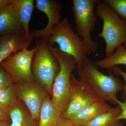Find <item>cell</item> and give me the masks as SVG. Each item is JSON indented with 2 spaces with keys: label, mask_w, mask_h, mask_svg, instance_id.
I'll return each mask as SVG.
<instances>
[{
  "label": "cell",
  "mask_w": 126,
  "mask_h": 126,
  "mask_svg": "<svg viewBox=\"0 0 126 126\" xmlns=\"http://www.w3.org/2000/svg\"><path fill=\"white\" fill-rule=\"evenodd\" d=\"M96 62L87 57L77 64V73L80 79L84 82L98 98L117 105V94L123 91L124 84L111 71L108 75L99 71Z\"/></svg>",
  "instance_id": "6da1fadb"
},
{
  "label": "cell",
  "mask_w": 126,
  "mask_h": 126,
  "mask_svg": "<svg viewBox=\"0 0 126 126\" xmlns=\"http://www.w3.org/2000/svg\"><path fill=\"white\" fill-rule=\"evenodd\" d=\"M50 47L58 59L60 67L53 84L51 101L55 108L62 115L69 102L71 76L77 63L73 56L62 52L58 46L54 47L50 45Z\"/></svg>",
  "instance_id": "7a4b0ae2"
},
{
  "label": "cell",
  "mask_w": 126,
  "mask_h": 126,
  "mask_svg": "<svg viewBox=\"0 0 126 126\" xmlns=\"http://www.w3.org/2000/svg\"><path fill=\"white\" fill-rule=\"evenodd\" d=\"M96 13L103 21L102 31L97 36L104 40L106 56L108 57L118 46L126 43V21L119 18L104 1L96 5Z\"/></svg>",
  "instance_id": "3957f363"
},
{
  "label": "cell",
  "mask_w": 126,
  "mask_h": 126,
  "mask_svg": "<svg viewBox=\"0 0 126 126\" xmlns=\"http://www.w3.org/2000/svg\"><path fill=\"white\" fill-rule=\"evenodd\" d=\"M100 2L99 0H72L76 32L82 39L87 55L95 53L98 48L97 42L92 38L91 33L98 21L94 8Z\"/></svg>",
  "instance_id": "277c9868"
},
{
  "label": "cell",
  "mask_w": 126,
  "mask_h": 126,
  "mask_svg": "<svg viewBox=\"0 0 126 126\" xmlns=\"http://www.w3.org/2000/svg\"><path fill=\"white\" fill-rule=\"evenodd\" d=\"M32 63L34 77L52 96L53 84L60 70L59 63L54 55L47 41L40 38Z\"/></svg>",
  "instance_id": "5b68a950"
},
{
  "label": "cell",
  "mask_w": 126,
  "mask_h": 126,
  "mask_svg": "<svg viewBox=\"0 0 126 126\" xmlns=\"http://www.w3.org/2000/svg\"><path fill=\"white\" fill-rule=\"evenodd\" d=\"M53 46L55 44L61 51L73 56L77 64L87 58L82 39L73 30L68 19L65 17L60 21L47 40Z\"/></svg>",
  "instance_id": "8992f818"
},
{
  "label": "cell",
  "mask_w": 126,
  "mask_h": 126,
  "mask_svg": "<svg viewBox=\"0 0 126 126\" xmlns=\"http://www.w3.org/2000/svg\"><path fill=\"white\" fill-rule=\"evenodd\" d=\"M36 49H25L9 56L0 65L9 75L12 83L19 84L35 80L32 71V59Z\"/></svg>",
  "instance_id": "52a82bcc"
},
{
  "label": "cell",
  "mask_w": 126,
  "mask_h": 126,
  "mask_svg": "<svg viewBox=\"0 0 126 126\" xmlns=\"http://www.w3.org/2000/svg\"><path fill=\"white\" fill-rule=\"evenodd\" d=\"M85 83L72 74L69 88V101L62 117L72 119L98 98Z\"/></svg>",
  "instance_id": "ba28073f"
},
{
  "label": "cell",
  "mask_w": 126,
  "mask_h": 126,
  "mask_svg": "<svg viewBox=\"0 0 126 126\" xmlns=\"http://www.w3.org/2000/svg\"><path fill=\"white\" fill-rule=\"evenodd\" d=\"M14 85L18 99L24 104L32 117L39 122L43 102L47 96L50 95L48 91L36 79L26 83Z\"/></svg>",
  "instance_id": "9c48e42d"
},
{
  "label": "cell",
  "mask_w": 126,
  "mask_h": 126,
  "mask_svg": "<svg viewBox=\"0 0 126 126\" xmlns=\"http://www.w3.org/2000/svg\"><path fill=\"white\" fill-rule=\"evenodd\" d=\"M35 7L45 14L48 18V22L47 26L43 29L31 32L32 38H39L47 40L55 27L60 22L63 6L55 0H36Z\"/></svg>",
  "instance_id": "30bf717a"
},
{
  "label": "cell",
  "mask_w": 126,
  "mask_h": 126,
  "mask_svg": "<svg viewBox=\"0 0 126 126\" xmlns=\"http://www.w3.org/2000/svg\"><path fill=\"white\" fill-rule=\"evenodd\" d=\"M32 40L24 35L9 34L0 36V65L11 55L28 49Z\"/></svg>",
  "instance_id": "8fae6325"
},
{
  "label": "cell",
  "mask_w": 126,
  "mask_h": 126,
  "mask_svg": "<svg viewBox=\"0 0 126 126\" xmlns=\"http://www.w3.org/2000/svg\"><path fill=\"white\" fill-rule=\"evenodd\" d=\"M9 34L26 35L23 25L11 3L0 10V36Z\"/></svg>",
  "instance_id": "7c38bea8"
},
{
  "label": "cell",
  "mask_w": 126,
  "mask_h": 126,
  "mask_svg": "<svg viewBox=\"0 0 126 126\" xmlns=\"http://www.w3.org/2000/svg\"><path fill=\"white\" fill-rule=\"evenodd\" d=\"M107 102L103 99L98 98L70 119L81 126L109 111L112 107Z\"/></svg>",
  "instance_id": "4fadbf2b"
},
{
  "label": "cell",
  "mask_w": 126,
  "mask_h": 126,
  "mask_svg": "<svg viewBox=\"0 0 126 126\" xmlns=\"http://www.w3.org/2000/svg\"><path fill=\"white\" fill-rule=\"evenodd\" d=\"M10 126H38V122L32 117L23 102L19 100L16 106L9 110Z\"/></svg>",
  "instance_id": "5bb4252c"
},
{
  "label": "cell",
  "mask_w": 126,
  "mask_h": 126,
  "mask_svg": "<svg viewBox=\"0 0 126 126\" xmlns=\"http://www.w3.org/2000/svg\"><path fill=\"white\" fill-rule=\"evenodd\" d=\"M21 23L23 25L26 35L32 38L29 29V22L33 11V0H11Z\"/></svg>",
  "instance_id": "9a60e30c"
},
{
  "label": "cell",
  "mask_w": 126,
  "mask_h": 126,
  "mask_svg": "<svg viewBox=\"0 0 126 126\" xmlns=\"http://www.w3.org/2000/svg\"><path fill=\"white\" fill-rule=\"evenodd\" d=\"M61 117L52 103L51 96H47L41 106L38 126H53Z\"/></svg>",
  "instance_id": "2e32d148"
},
{
  "label": "cell",
  "mask_w": 126,
  "mask_h": 126,
  "mask_svg": "<svg viewBox=\"0 0 126 126\" xmlns=\"http://www.w3.org/2000/svg\"><path fill=\"white\" fill-rule=\"evenodd\" d=\"M121 112L120 107L117 105L81 126H116L119 122L117 118Z\"/></svg>",
  "instance_id": "e0dca14e"
},
{
  "label": "cell",
  "mask_w": 126,
  "mask_h": 126,
  "mask_svg": "<svg viewBox=\"0 0 126 126\" xmlns=\"http://www.w3.org/2000/svg\"><path fill=\"white\" fill-rule=\"evenodd\" d=\"M98 67L102 69H111L118 65H126V49L123 45L118 46L111 55L96 62Z\"/></svg>",
  "instance_id": "ac0fdd59"
},
{
  "label": "cell",
  "mask_w": 126,
  "mask_h": 126,
  "mask_svg": "<svg viewBox=\"0 0 126 126\" xmlns=\"http://www.w3.org/2000/svg\"><path fill=\"white\" fill-rule=\"evenodd\" d=\"M15 85L0 89V105L9 110L16 106L19 103Z\"/></svg>",
  "instance_id": "d6986e66"
},
{
  "label": "cell",
  "mask_w": 126,
  "mask_h": 126,
  "mask_svg": "<svg viewBox=\"0 0 126 126\" xmlns=\"http://www.w3.org/2000/svg\"><path fill=\"white\" fill-rule=\"evenodd\" d=\"M123 20L126 21V0H103Z\"/></svg>",
  "instance_id": "ffe728a7"
},
{
  "label": "cell",
  "mask_w": 126,
  "mask_h": 126,
  "mask_svg": "<svg viewBox=\"0 0 126 126\" xmlns=\"http://www.w3.org/2000/svg\"><path fill=\"white\" fill-rule=\"evenodd\" d=\"M12 84L9 75L0 65V89L9 87Z\"/></svg>",
  "instance_id": "44dd1931"
},
{
  "label": "cell",
  "mask_w": 126,
  "mask_h": 126,
  "mask_svg": "<svg viewBox=\"0 0 126 126\" xmlns=\"http://www.w3.org/2000/svg\"><path fill=\"white\" fill-rule=\"evenodd\" d=\"M111 70H112L113 73L115 75L121 76L124 79L125 84L124 88L122 91V98L124 100V101H126V72L122 70L118 65L114 66L112 68Z\"/></svg>",
  "instance_id": "7402d4cb"
},
{
  "label": "cell",
  "mask_w": 126,
  "mask_h": 126,
  "mask_svg": "<svg viewBox=\"0 0 126 126\" xmlns=\"http://www.w3.org/2000/svg\"><path fill=\"white\" fill-rule=\"evenodd\" d=\"M53 126H79L70 119L61 117Z\"/></svg>",
  "instance_id": "603a6c76"
},
{
  "label": "cell",
  "mask_w": 126,
  "mask_h": 126,
  "mask_svg": "<svg viewBox=\"0 0 126 126\" xmlns=\"http://www.w3.org/2000/svg\"><path fill=\"white\" fill-rule=\"evenodd\" d=\"M116 102L117 105L120 107L121 110V114L117 118V120L119 121L122 119H126V101H121L117 99Z\"/></svg>",
  "instance_id": "cb8c5ba5"
},
{
  "label": "cell",
  "mask_w": 126,
  "mask_h": 126,
  "mask_svg": "<svg viewBox=\"0 0 126 126\" xmlns=\"http://www.w3.org/2000/svg\"><path fill=\"white\" fill-rule=\"evenodd\" d=\"M0 121L11 122L9 110L0 105Z\"/></svg>",
  "instance_id": "d4e9b609"
},
{
  "label": "cell",
  "mask_w": 126,
  "mask_h": 126,
  "mask_svg": "<svg viewBox=\"0 0 126 126\" xmlns=\"http://www.w3.org/2000/svg\"><path fill=\"white\" fill-rule=\"evenodd\" d=\"M11 3V0H0V10Z\"/></svg>",
  "instance_id": "484cf974"
},
{
  "label": "cell",
  "mask_w": 126,
  "mask_h": 126,
  "mask_svg": "<svg viewBox=\"0 0 126 126\" xmlns=\"http://www.w3.org/2000/svg\"><path fill=\"white\" fill-rule=\"evenodd\" d=\"M11 122L0 121V126H10Z\"/></svg>",
  "instance_id": "4316f807"
},
{
  "label": "cell",
  "mask_w": 126,
  "mask_h": 126,
  "mask_svg": "<svg viewBox=\"0 0 126 126\" xmlns=\"http://www.w3.org/2000/svg\"><path fill=\"white\" fill-rule=\"evenodd\" d=\"M116 126H123V124L119 122Z\"/></svg>",
  "instance_id": "83f0119b"
},
{
  "label": "cell",
  "mask_w": 126,
  "mask_h": 126,
  "mask_svg": "<svg viewBox=\"0 0 126 126\" xmlns=\"http://www.w3.org/2000/svg\"><path fill=\"white\" fill-rule=\"evenodd\" d=\"M123 46H124V48H125L126 49V43L123 44Z\"/></svg>",
  "instance_id": "f1b7e54d"
}]
</instances>
